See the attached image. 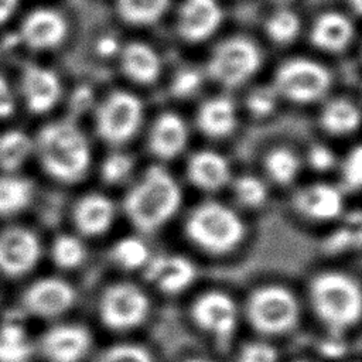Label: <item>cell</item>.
Masks as SVG:
<instances>
[{
	"label": "cell",
	"mask_w": 362,
	"mask_h": 362,
	"mask_svg": "<svg viewBox=\"0 0 362 362\" xmlns=\"http://www.w3.org/2000/svg\"><path fill=\"white\" fill-rule=\"evenodd\" d=\"M33 197V184L20 177H0V215H10L24 209Z\"/></svg>",
	"instance_id": "83f0119b"
},
{
	"label": "cell",
	"mask_w": 362,
	"mask_h": 362,
	"mask_svg": "<svg viewBox=\"0 0 362 362\" xmlns=\"http://www.w3.org/2000/svg\"><path fill=\"white\" fill-rule=\"evenodd\" d=\"M264 167L269 177L277 184H288L298 173L300 161L297 156L284 147L273 148L264 158Z\"/></svg>",
	"instance_id": "f1b7e54d"
},
{
	"label": "cell",
	"mask_w": 362,
	"mask_h": 362,
	"mask_svg": "<svg viewBox=\"0 0 362 362\" xmlns=\"http://www.w3.org/2000/svg\"><path fill=\"white\" fill-rule=\"evenodd\" d=\"M187 141L188 129L178 115L165 112L156 117L148 134V147L156 157L171 160L185 148Z\"/></svg>",
	"instance_id": "2e32d148"
},
{
	"label": "cell",
	"mask_w": 362,
	"mask_h": 362,
	"mask_svg": "<svg viewBox=\"0 0 362 362\" xmlns=\"http://www.w3.org/2000/svg\"><path fill=\"white\" fill-rule=\"evenodd\" d=\"M277 351L266 342H246L238 355V362H277Z\"/></svg>",
	"instance_id": "8d00e7d4"
},
{
	"label": "cell",
	"mask_w": 362,
	"mask_h": 362,
	"mask_svg": "<svg viewBox=\"0 0 362 362\" xmlns=\"http://www.w3.org/2000/svg\"><path fill=\"white\" fill-rule=\"evenodd\" d=\"M187 175L195 187L204 191H216L228 182L230 170L223 156L211 150H201L189 158Z\"/></svg>",
	"instance_id": "44dd1931"
},
{
	"label": "cell",
	"mask_w": 362,
	"mask_h": 362,
	"mask_svg": "<svg viewBox=\"0 0 362 362\" xmlns=\"http://www.w3.org/2000/svg\"><path fill=\"white\" fill-rule=\"evenodd\" d=\"M298 303L283 286H263L255 290L246 304V315L252 327L267 335L290 331L298 321Z\"/></svg>",
	"instance_id": "5b68a950"
},
{
	"label": "cell",
	"mask_w": 362,
	"mask_h": 362,
	"mask_svg": "<svg viewBox=\"0 0 362 362\" xmlns=\"http://www.w3.org/2000/svg\"><path fill=\"white\" fill-rule=\"evenodd\" d=\"M181 191L173 175L160 165H151L126 194L123 209L134 228L153 232L178 209Z\"/></svg>",
	"instance_id": "6da1fadb"
},
{
	"label": "cell",
	"mask_w": 362,
	"mask_h": 362,
	"mask_svg": "<svg viewBox=\"0 0 362 362\" xmlns=\"http://www.w3.org/2000/svg\"><path fill=\"white\" fill-rule=\"evenodd\" d=\"M21 92L31 112L45 113L58 102L61 83L52 71L31 65L23 74Z\"/></svg>",
	"instance_id": "9a60e30c"
},
{
	"label": "cell",
	"mask_w": 362,
	"mask_h": 362,
	"mask_svg": "<svg viewBox=\"0 0 362 362\" xmlns=\"http://www.w3.org/2000/svg\"><path fill=\"white\" fill-rule=\"evenodd\" d=\"M117 48H119V44H117L116 38L112 37V35H105V37H102V38L98 41V44H96L98 52H99L100 55H103V57H110V55H113V54L117 51Z\"/></svg>",
	"instance_id": "ee69618b"
},
{
	"label": "cell",
	"mask_w": 362,
	"mask_h": 362,
	"mask_svg": "<svg viewBox=\"0 0 362 362\" xmlns=\"http://www.w3.org/2000/svg\"><path fill=\"white\" fill-rule=\"evenodd\" d=\"M354 242L358 243L356 240L352 239V233L346 229H341L327 239V250L328 252H341L345 247H348L349 245H352Z\"/></svg>",
	"instance_id": "b9f144b4"
},
{
	"label": "cell",
	"mask_w": 362,
	"mask_h": 362,
	"mask_svg": "<svg viewBox=\"0 0 362 362\" xmlns=\"http://www.w3.org/2000/svg\"><path fill=\"white\" fill-rule=\"evenodd\" d=\"M41 255L38 238L28 229L10 228L0 233V272L21 276L35 267Z\"/></svg>",
	"instance_id": "30bf717a"
},
{
	"label": "cell",
	"mask_w": 362,
	"mask_h": 362,
	"mask_svg": "<svg viewBox=\"0 0 362 362\" xmlns=\"http://www.w3.org/2000/svg\"><path fill=\"white\" fill-rule=\"evenodd\" d=\"M92 338L82 325L62 324L48 329L40 342L49 362H81L89 352Z\"/></svg>",
	"instance_id": "4fadbf2b"
},
{
	"label": "cell",
	"mask_w": 362,
	"mask_h": 362,
	"mask_svg": "<svg viewBox=\"0 0 362 362\" xmlns=\"http://www.w3.org/2000/svg\"><path fill=\"white\" fill-rule=\"evenodd\" d=\"M148 313V298L132 283L109 286L99 300V317L113 331H127L143 322Z\"/></svg>",
	"instance_id": "ba28073f"
},
{
	"label": "cell",
	"mask_w": 362,
	"mask_h": 362,
	"mask_svg": "<svg viewBox=\"0 0 362 362\" xmlns=\"http://www.w3.org/2000/svg\"><path fill=\"white\" fill-rule=\"evenodd\" d=\"M167 3L168 0H117V10L129 23L148 24L163 14Z\"/></svg>",
	"instance_id": "f546056e"
},
{
	"label": "cell",
	"mask_w": 362,
	"mask_h": 362,
	"mask_svg": "<svg viewBox=\"0 0 362 362\" xmlns=\"http://www.w3.org/2000/svg\"><path fill=\"white\" fill-rule=\"evenodd\" d=\"M34 150V141L20 130H10L0 136V167L13 173L20 168Z\"/></svg>",
	"instance_id": "484cf974"
},
{
	"label": "cell",
	"mask_w": 362,
	"mask_h": 362,
	"mask_svg": "<svg viewBox=\"0 0 362 362\" xmlns=\"http://www.w3.org/2000/svg\"><path fill=\"white\" fill-rule=\"evenodd\" d=\"M184 362H209L206 359H202V358H191V359H187Z\"/></svg>",
	"instance_id": "7dc6e473"
},
{
	"label": "cell",
	"mask_w": 362,
	"mask_h": 362,
	"mask_svg": "<svg viewBox=\"0 0 362 362\" xmlns=\"http://www.w3.org/2000/svg\"><path fill=\"white\" fill-rule=\"evenodd\" d=\"M185 232L202 250L222 255L240 243L245 223L230 208L219 202H204L187 218Z\"/></svg>",
	"instance_id": "277c9868"
},
{
	"label": "cell",
	"mask_w": 362,
	"mask_h": 362,
	"mask_svg": "<svg viewBox=\"0 0 362 362\" xmlns=\"http://www.w3.org/2000/svg\"><path fill=\"white\" fill-rule=\"evenodd\" d=\"M194 322L204 331L226 338L236 325L238 310L233 300L222 291H208L201 294L191 305Z\"/></svg>",
	"instance_id": "8fae6325"
},
{
	"label": "cell",
	"mask_w": 362,
	"mask_h": 362,
	"mask_svg": "<svg viewBox=\"0 0 362 362\" xmlns=\"http://www.w3.org/2000/svg\"><path fill=\"white\" fill-rule=\"evenodd\" d=\"M14 110V99L11 95V89L6 79L0 76V117H6L11 115Z\"/></svg>",
	"instance_id": "7bdbcfd3"
},
{
	"label": "cell",
	"mask_w": 362,
	"mask_h": 362,
	"mask_svg": "<svg viewBox=\"0 0 362 362\" xmlns=\"http://www.w3.org/2000/svg\"><path fill=\"white\" fill-rule=\"evenodd\" d=\"M296 362H307V361H296Z\"/></svg>",
	"instance_id": "c3c4849f"
},
{
	"label": "cell",
	"mask_w": 362,
	"mask_h": 362,
	"mask_svg": "<svg viewBox=\"0 0 362 362\" xmlns=\"http://www.w3.org/2000/svg\"><path fill=\"white\" fill-rule=\"evenodd\" d=\"M34 150L42 168L62 182L81 180L90 163V148L86 137L69 122H55L44 126L37 136Z\"/></svg>",
	"instance_id": "7a4b0ae2"
},
{
	"label": "cell",
	"mask_w": 362,
	"mask_h": 362,
	"mask_svg": "<svg viewBox=\"0 0 362 362\" xmlns=\"http://www.w3.org/2000/svg\"><path fill=\"white\" fill-rule=\"evenodd\" d=\"M201 75L195 69H181L171 82V93L175 98L192 96L201 86Z\"/></svg>",
	"instance_id": "f35d334b"
},
{
	"label": "cell",
	"mask_w": 362,
	"mask_h": 362,
	"mask_svg": "<svg viewBox=\"0 0 362 362\" xmlns=\"http://www.w3.org/2000/svg\"><path fill=\"white\" fill-rule=\"evenodd\" d=\"M308 161L314 170L325 171L334 165L335 157H334V153L328 147L314 146L308 153Z\"/></svg>",
	"instance_id": "60d3db41"
},
{
	"label": "cell",
	"mask_w": 362,
	"mask_h": 362,
	"mask_svg": "<svg viewBox=\"0 0 362 362\" xmlns=\"http://www.w3.org/2000/svg\"><path fill=\"white\" fill-rule=\"evenodd\" d=\"M133 170V158L123 153H115L105 158L100 167V177L107 184L124 181Z\"/></svg>",
	"instance_id": "d590c367"
},
{
	"label": "cell",
	"mask_w": 362,
	"mask_h": 362,
	"mask_svg": "<svg viewBox=\"0 0 362 362\" xmlns=\"http://www.w3.org/2000/svg\"><path fill=\"white\" fill-rule=\"evenodd\" d=\"M236 199L246 206H260L267 198L266 185L253 175H242L233 184Z\"/></svg>",
	"instance_id": "836d02e7"
},
{
	"label": "cell",
	"mask_w": 362,
	"mask_h": 362,
	"mask_svg": "<svg viewBox=\"0 0 362 362\" xmlns=\"http://www.w3.org/2000/svg\"><path fill=\"white\" fill-rule=\"evenodd\" d=\"M222 20V10L216 0H184L178 14V31L188 41L209 37Z\"/></svg>",
	"instance_id": "5bb4252c"
},
{
	"label": "cell",
	"mask_w": 362,
	"mask_h": 362,
	"mask_svg": "<svg viewBox=\"0 0 362 362\" xmlns=\"http://www.w3.org/2000/svg\"><path fill=\"white\" fill-rule=\"evenodd\" d=\"M72 218L81 233L98 236L110 228L115 218V205L103 194H86L75 204Z\"/></svg>",
	"instance_id": "ffe728a7"
},
{
	"label": "cell",
	"mask_w": 362,
	"mask_h": 362,
	"mask_svg": "<svg viewBox=\"0 0 362 362\" xmlns=\"http://www.w3.org/2000/svg\"><path fill=\"white\" fill-rule=\"evenodd\" d=\"M33 352L27 332L18 322L10 321L0 328V362H25Z\"/></svg>",
	"instance_id": "4316f807"
},
{
	"label": "cell",
	"mask_w": 362,
	"mask_h": 362,
	"mask_svg": "<svg viewBox=\"0 0 362 362\" xmlns=\"http://www.w3.org/2000/svg\"><path fill=\"white\" fill-rule=\"evenodd\" d=\"M351 7L355 10V13H361V6H362V0H349Z\"/></svg>",
	"instance_id": "bcb514c9"
},
{
	"label": "cell",
	"mask_w": 362,
	"mask_h": 362,
	"mask_svg": "<svg viewBox=\"0 0 362 362\" xmlns=\"http://www.w3.org/2000/svg\"><path fill=\"white\" fill-rule=\"evenodd\" d=\"M352 38V24L338 13H325L315 20L311 30V41L327 51L344 49Z\"/></svg>",
	"instance_id": "603a6c76"
},
{
	"label": "cell",
	"mask_w": 362,
	"mask_h": 362,
	"mask_svg": "<svg viewBox=\"0 0 362 362\" xmlns=\"http://www.w3.org/2000/svg\"><path fill=\"white\" fill-rule=\"evenodd\" d=\"M246 106L255 116H267L276 106V95L272 89H256L247 96Z\"/></svg>",
	"instance_id": "ab89813d"
},
{
	"label": "cell",
	"mask_w": 362,
	"mask_h": 362,
	"mask_svg": "<svg viewBox=\"0 0 362 362\" xmlns=\"http://www.w3.org/2000/svg\"><path fill=\"white\" fill-rule=\"evenodd\" d=\"M198 129L209 137H225L235 130V105L228 98H212L204 102L197 115Z\"/></svg>",
	"instance_id": "7402d4cb"
},
{
	"label": "cell",
	"mask_w": 362,
	"mask_h": 362,
	"mask_svg": "<svg viewBox=\"0 0 362 362\" xmlns=\"http://www.w3.org/2000/svg\"><path fill=\"white\" fill-rule=\"evenodd\" d=\"M93 362H153V358L140 345L119 344L100 352Z\"/></svg>",
	"instance_id": "e575fe53"
},
{
	"label": "cell",
	"mask_w": 362,
	"mask_h": 362,
	"mask_svg": "<svg viewBox=\"0 0 362 362\" xmlns=\"http://www.w3.org/2000/svg\"><path fill=\"white\" fill-rule=\"evenodd\" d=\"M51 256L58 267L74 269L83 262L86 249L78 238L72 235H61L52 243Z\"/></svg>",
	"instance_id": "1f68e13d"
},
{
	"label": "cell",
	"mask_w": 362,
	"mask_h": 362,
	"mask_svg": "<svg viewBox=\"0 0 362 362\" xmlns=\"http://www.w3.org/2000/svg\"><path fill=\"white\" fill-rule=\"evenodd\" d=\"M269 37L279 42L286 44L296 38L300 31V20L296 13L290 10H279L266 23Z\"/></svg>",
	"instance_id": "d6a6232c"
},
{
	"label": "cell",
	"mask_w": 362,
	"mask_h": 362,
	"mask_svg": "<svg viewBox=\"0 0 362 362\" xmlns=\"http://www.w3.org/2000/svg\"><path fill=\"white\" fill-rule=\"evenodd\" d=\"M311 304L315 314L334 329H344L361 317V290L355 280L338 272H327L314 277Z\"/></svg>",
	"instance_id": "3957f363"
},
{
	"label": "cell",
	"mask_w": 362,
	"mask_h": 362,
	"mask_svg": "<svg viewBox=\"0 0 362 362\" xmlns=\"http://www.w3.org/2000/svg\"><path fill=\"white\" fill-rule=\"evenodd\" d=\"M123 72L139 83H151L160 74V58L151 47L132 42L122 51Z\"/></svg>",
	"instance_id": "cb8c5ba5"
},
{
	"label": "cell",
	"mask_w": 362,
	"mask_h": 362,
	"mask_svg": "<svg viewBox=\"0 0 362 362\" xmlns=\"http://www.w3.org/2000/svg\"><path fill=\"white\" fill-rule=\"evenodd\" d=\"M329 85V72L322 65L303 58L284 62L274 78L276 90L297 103H310L320 99Z\"/></svg>",
	"instance_id": "9c48e42d"
},
{
	"label": "cell",
	"mask_w": 362,
	"mask_h": 362,
	"mask_svg": "<svg viewBox=\"0 0 362 362\" xmlns=\"http://www.w3.org/2000/svg\"><path fill=\"white\" fill-rule=\"evenodd\" d=\"M294 205L307 218L328 221L341 214L344 202L341 192L335 187L317 182L301 188L294 197Z\"/></svg>",
	"instance_id": "d6986e66"
},
{
	"label": "cell",
	"mask_w": 362,
	"mask_h": 362,
	"mask_svg": "<svg viewBox=\"0 0 362 362\" xmlns=\"http://www.w3.org/2000/svg\"><path fill=\"white\" fill-rule=\"evenodd\" d=\"M283 1H284V0H283Z\"/></svg>",
	"instance_id": "681fc988"
},
{
	"label": "cell",
	"mask_w": 362,
	"mask_h": 362,
	"mask_svg": "<svg viewBox=\"0 0 362 362\" xmlns=\"http://www.w3.org/2000/svg\"><path fill=\"white\" fill-rule=\"evenodd\" d=\"M146 277L163 293L177 294L192 283L195 267L188 259L181 256H160L147 262Z\"/></svg>",
	"instance_id": "e0dca14e"
},
{
	"label": "cell",
	"mask_w": 362,
	"mask_h": 362,
	"mask_svg": "<svg viewBox=\"0 0 362 362\" xmlns=\"http://www.w3.org/2000/svg\"><path fill=\"white\" fill-rule=\"evenodd\" d=\"M260 65L257 47L242 37L222 41L208 62L209 75L225 86H238L250 78Z\"/></svg>",
	"instance_id": "52a82bcc"
},
{
	"label": "cell",
	"mask_w": 362,
	"mask_h": 362,
	"mask_svg": "<svg viewBox=\"0 0 362 362\" xmlns=\"http://www.w3.org/2000/svg\"><path fill=\"white\" fill-rule=\"evenodd\" d=\"M76 300L74 287L61 279H41L33 283L23 296L25 308L38 317H58L66 313Z\"/></svg>",
	"instance_id": "7c38bea8"
},
{
	"label": "cell",
	"mask_w": 362,
	"mask_h": 362,
	"mask_svg": "<svg viewBox=\"0 0 362 362\" xmlns=\"http://www.w3.org/2000/svg\"><path fill=\"white\" fill-rule=\"evenodd\" d=\"M141 119L143 105L134 95L113 92L98 107L96 133L109 144H122L136 134Z\"/></svg>",
	"instance_id": "8992f818"
},
{
	"label": "cell",
	"mask_w": 362,
	"mask_h": 362,
	"mask_svg": "<svg viewBox=\"0 0 362 362\" xmlns=\"http://www.w3.org/2000/svg\"><path fill=\"white\" fill-rule=\"evenodd\" d=\"M18 0H0V23L6 21L17 7Z\"/></svg>",
	"instance_id": "f6af8a7d"
},
{
	"label": "cell",
	"mask_w": 362,
	"mask_h": 362,
	"mask_svg": "<svg viewBox=\"0 0 362 362\" xmlns=\"http://www.w3.org/2000/svg\"><path fill=\"white\" fill-rule=\"evenodd\" d=\"M113 260L126 270H134L143 267L148 262V247L143 240L134 236H127L113 246Z\"/></svg>",
	"instance_id": "4dcf8cb0"
},
{
	"label": "cell",
	"mask_w": 362,
	"mask_h": 362,
	"mask_svg": "<svg viewBox=\"0 0 362 362\" xmlns=\"http://www.w3.org/2000/svg\"><path fill=\"white\" fill-rule=\"evenodd\" d=\"M342 180L345 185L351 189H358L362 182V150L359 146H355L342 165Z\"/></svg>",
	"instance_id": "74e56055"
},
{
	"label": "cell",
	"mask_w": 362,
	"mask_h": 362,
	"mask_svg": "<svg viewBox=\"0 0 362 362\" xmlns=\"http://www.w3.org/2000/svg\"><path fill=\"white\" fill-rule=\"evenodd\" d=\"M66 34L64 17L49 8H40L30 13L21 27L23 40L33 48L44 49L58 45Z\"/></svg>",
	"instance_id": "ac0fdd59"
},
{
	"label": "cell",
	"mask_w": 362,
	"mask_h": 362,
	"mask_svg": "<svg viewBox=\"0 0 362 362\" xmlns=\"http://www.w3.org/2000/svg\"><path fill=\"white\" fill-rule=\"evenodd\" d=\"M321 124L332 134H346L358 129L359 110L346 99H334L325 105L321 113Z\"/></svg>",
	"instance_id": "d4e9b609"
}]
</instances>
